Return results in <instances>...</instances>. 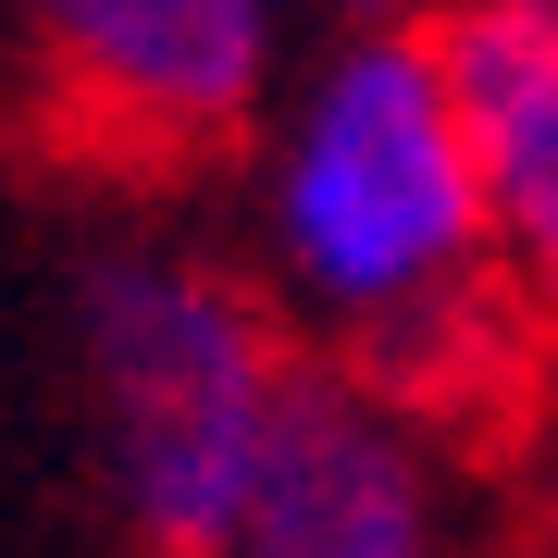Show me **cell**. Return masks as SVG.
I'll list each match as a JSON object with an SVG mask.
<instances>
[{"label": "cell", "instance_id": "6da1fadb", "mask_svg": "<svg viewBox=\"0 0 558 558\" xmlns=\"http://www.w3.org/2000/svg\"><path fill=\"white\" fill-rule=\"evenodd\" d=\"M87 398L124 521L174 558H435L459 534L422 410L211 260L124 248L87 274Z\"/></svg>", "mask_w": 558, "mask_h": 558}, {"label": "cell", "instance_id": "7a4b0ae2", "mask_svg": "<svg viewBox=\"0 0 558 558\" xmlns=\"http://www.w3.org/2000/svg\"><path fill=\"white\" fill-rule=\"evenodd\" d=\"M260 260H274L286 323L410 410L509 360L521 286L497 260L422 25H348L286 87L274 149H260Z\"/></svg>", "mask_w": 558, "mask_h": 558}, {"label": "cell", "instance_id": "3957f363", "mask_svg": "<svg viewBox=\"0 0 558 558\" xmlns=\"http://www.w3.org/2000/svg\"><path fill=\"white\" fill-rule=\"evenodd\" d=\"M50 87L124 149H223L286 75L299 0H0Z\"/></svg>", "mask_w": 558, "mask_h": 558}, {"label": "cell", "instance_id": "277c9868", "mask_svg": "<svg viewBox=\"0 0 558 558\" xmlns=\"http://www.w3.org/2000/svg\"><path fill=\"white\" fill-rule=\"evenodd\" d=\"M422 38L521 311H558V0H435Z\"/></svg>", "mask_w": 558, "mask_h": 558}, {"label": "cell", "instance_id": "5b68a950", "mask_svg": "<svg viewBox=\"0 0 558 558\" xmlns=\"http://www.w3.org/2000/svg\"><path fill=\"white\" fill-rule=\"evenodd\" d=\"M534 497H546V534H558V398H546V422H534Z\"/></svg>", "mask_w": 558, "mask_h": 558}, {"label": "cell", "instance_id": "8992f818", "mask_svg": "<svg viewBox=\"0 0 558 558\" xmlns=\"http://www.w3.org/2000/svg\"><path fill=\"white\" fill-rule=\"evenodd\" d=\"M435 0H348V25H422Z\"/></svg>", "mask_w": 558, "mask_h": 558}]
</instances>
